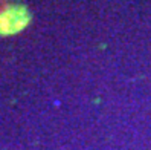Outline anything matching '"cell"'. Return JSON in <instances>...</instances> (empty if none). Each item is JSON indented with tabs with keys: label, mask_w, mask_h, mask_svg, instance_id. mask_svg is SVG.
Returning a JSON list of instances; mask_svg holds the SVG:
<instances>
[{
	"label": "cell",
	"mask_w": 151,
	"mask_h": 150,
	"mask_svg": "<svg viewBox=\"0 0 151 150\" xmlns=\"http://www.w3.org/2000/svg\"><path fill=\"white\" fill-rule=\"evenodd\" d=\"M32 15L24 5H9L0 14V35L8 37L23 31L31 23Z\"/></svg>",
	"instance_id": "6da1fadb"
},
{
	"label": "cell",
	"mask_w": 151,
	"mask_h": 150,
	"mask_svg": "<svg viewBox=\"0 0 151 150\" xmlns=\"http://www.w3.org/2000/svg\"><path fill=\"white\" fill-rule=\"evenodd\" d=\"M8 6H9V5H8V0H0V14H2Z\"/></svg>",
	"instance_id": "7a4b0ae2"
}]
</instances>
